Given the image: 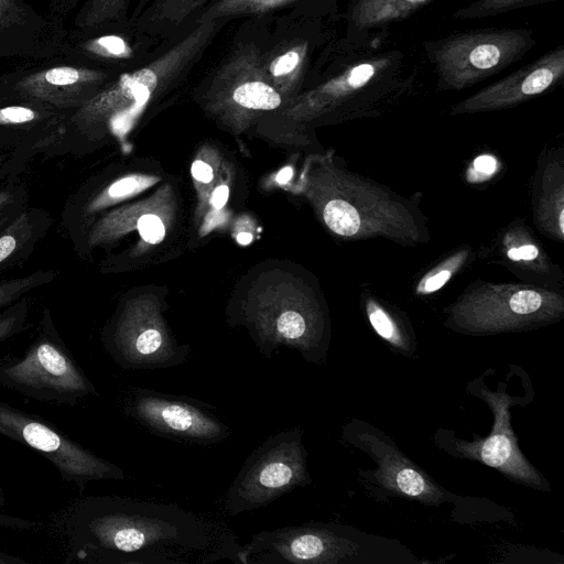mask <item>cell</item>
<instances>
[{"label": "cell", "mask_w": 564, "mask_h": 564, "mask_svg": "<svg viewBox=\"0 0 564 564\" xmlns=\"http://www.w3.org/2000/svg\"><path fill=\"white\" fill-rule=\"evenodd\" d=\"M564 79V45L545 52L474 95L455 104L449 115H469L516 107L556 88Z\"/></svg>", "instance_id": "cell-15"}, {"label": "cell", "mask_w": 564, "mask_h": 564, "mask_svg": "<svg viewBox=\"0 0 564 564\" xmlns=\"http://www.w3.org/2000/svg\"><path fill=\"white\" fill-rule=\"evenodd\" d=\"M151 0H138L133 11L130 14L129 23H131L132 21H134L137 19V17L142 12V10L147 7V4Z\"/></svg>", "instance_id": "cell-38"}, {"label": "cell", "mask_w": 564, "mask_h": 564, "mask_svg": "<svg viewBox=\"0 0 564 564\" xmlns=\"http://www.w3.org/2000/svg\"><path fill=\"white\" fill-rule=\"evenodd\" d=\"M299 0H213L195 18V22L206 20L229 21L239 17L262 15Z\"/></svg>", "instance_id": "cell-26"}, {"label": "cell", "mask_w": 564, "mask_h": 564, "mask_svg": "<svg viewBox=\"0 0 564 564\" xmlns=\"http://www.w3.org/2000/svg\"><path fill=\"white\" fill-rule=\"evenodd\" d=\"M79 2L80 0H51L48 6L50 17L62 21L78 7Z\"/></svg>", "instance_id": "cell-34"}, {"label": "cell", "mask_w": 564, "mask_h": 564, "mask_svg": "<svg viewBox=\"0 0 564 564\" xmlns=\"http://www.w3.org/2000/svg\"><path fill=\"white\" fill-rule=\"evenodd\" d=\"M261 46L237 44L208 74L203 89L207 104L218 112L247 116L278 109L283 97L271 85L261 65Z\"/></svg>", "instance_id": "cell-9"}, {"label": "cell", "mask_w": 564, "mask_h": 564, "mask_svg": "<svg viewBox=\"0 0 564 564\" xmlns=\"http://www.w3.org/2000/svg\"><path fill=\"white\" fill-rule=\"evenodd\" d=\"M361 440L378 462L373 478L388 492L427 505H438L444 499V490L398 449L371 435Z\"/></svg>", "instance_id": "cell-18"}, {"label": "cell", "mask_w": 564, "mask_h": 564, "mask_svg": "<svg viewBox=\"0 0 564 564\" xmlns=\"http://www.w3.org/2000/svg\"><path fill=\"white\" fill-rule=\"evenodd\" d=\"M446 312V325L466 334L519 332L560 321L564 297L555 290L532 283L476 281Z\"/></svg>", "instance_id": "cell-4"}, {"label": "cell", "mask_w": 564, "mask_h": 564, "mask_svg": "<svg viewBox=\"0 0 564 564\" xmlns=\"http://www.w3.org/2000/svg\"><path fill=\"white\" fill-rule=\"evenodd\" d=\"M362 303L370 325L382 339L404 354L413 349L412 336L394 308L370 294L362 295Z\"/></svg>", "instance_id": "cell-24"}, {"label": "cell", "mask_w": 564, "mask_h": 564, "mask_svg": "<svg viewBox=\"0 0 564 564\" xmlns=\"http://www.w3.org/2000/svg\"><path fill=\"white\" fill-rule=\"evenodd\" d=\"M118 73L67 59L15 70L1 79L3 87L29 102L54 109H77Z\"/></svg>", "instance_id": "cell-13"}, {"label": "cell", "mask_w": 564, "mask_h": 564, "mask_svg": "<svg viewBox=\"0 0 564 564\" xmlns=\"http://www.w3.org/2000/svg\"><path fill=\"white\" fill-rule=\"evenodd\" d=\"M318 36L316 29L310 35H291L271 47H261L263 72L282 97L293 96L300 89Z\"/></svg>", "instance_id": "cell-21"}, {"label": "cell", "mask_w": 564, "mask_h": 564, "mask_svg": "<svg viewBox=\"0 0 564 564\" xmlns=\"http://www.w3.org/2000/svg\"><path fill=\"white\" fill-rule=\"evenodd\" d=\"M322 218L335 235L355 240L382 238L403 247L430 241L426 217L414 200L346 169H332Z\"/></svg>", "instance_id": "cell-2"}, {"label": "cell", "mask_w": 564, "mask_h": 564, "mask_svg": "<svg viewBox=\"0 0 564 564\" xmlns=\"http://www.w3.org/2000/svg\"><path fill=\"white\" fill-rule=\"evenodd\" d=\"M26 314L28 310L24 303H19L0 314V344L22 329Z\"/></svg>", "instance_id": "cell-31"}, {"label": "cell", "mask_w": 564, "mask_h": 564, "mask_svg": "<svg viewBox=\"0 0 564 564\" xmlns=\"http://www.w3.org/2000/svg\"><path fill=\"white\" fill-rule=\"evenodd\" d=\"M64 520L69 558L83 563H206L234 554L230 538L175 505L87 496Z\"/></svg>", "instance_id": "cell-1"}, {"label": "cell", "mask_w": 564, "mask_h": 564, "mask_svg": "<svg viewBox=\"0 0 564 564\" xmlns=\"http://www.w3.org/2000/svg\"><path fill=\"white\" fill-rule=\"evenodd\" d=\"M6 505V498L3 495V491L0 489V508H2Z\"/></svg>", "instance_id": "cell-42"}, {"label": "cell", "mask_w": 564, "mask_h": 564, "mask_svg": "<svg viewBox=\"0 0 564 564\" xmlns=\"http://www.w3.org/2000/svg\"><path fill=\"white\" fill-rule=\"evenodd\" d=\"M138 230L142 239L149 243H158L165 236V227L162 220L153 214H147L139 218Z\"/></svg>", "instance_id": "cell-33"}, {"label": "cell", "mask_w": 564, "mask_h": 564, "mask_svg": "<svg viewBox=\"0 0 564 564\" xmlns=\"http://www.w3.org/2000/svg\"><path fill=\"white\" fill-rule=\"evenodd\" d=\"M533 218L539 230L563 241L564 159L562 148L543 155L532 183Z\"/></svg>", "instance_id": "cell-19"}, {"label": "cell", "mask_w": 564, "mask_h": 564, "mask_svg": "<svg viewBox=\"0 0 564 564\" xmlns=\"http://www.w3.org/2000/svg\"><path fill=\"white\" fill-rule=\"evenodd\" d=\"M48 279L46 273H34L0 283V308Z\"/></svg>", "instance_id": "cell-29"}, {"label": "cell", "mask_w": 564, "mask_h": 564, "mask_svg": "<svg viewBox=\"0 0 564 564\" xmlns=\"http://www.w3.org/2000/svg\"><path fill=\"white\" fill-rule=\"evenodd\" d=\"M292 174H293V171L291 167H284L278 174L276 180L280 184H285L286 182L290 181V178L292 177Z\"/></svg>", "instance_id": "cell-39"}, {"label": "cell", "mask_w": 564, "mask_h": 564, "mask_svg": "<svg viewBox=\"0 0 564 564\" xmlns=\"http://www.w3.org/2000/svg\"><path fill=\"white\" fill-rule=\"evenodd\" d=\"M66 31L61 20L44 18L23 0H0V58L59 53Z\"/></svg>", "instance_id": "cell-17"}, {"label": "cell", "mask_w": 564, "mask_h": 564, "mask_svg": "<svg viewBox=\"0 0 564 564\" xmlns=\"http://www.w3.org/2000/svg\"><path fill=\"white\" fill-rule=\"evenodd\" d=\"M208 404L186 397L137 388L124 401L127 415L151 433L194 444H216L230 429L207 410Z\"/></svg>", "instance_id": "cell-11"}, {"label": "cell", "mask_w": 564, "mask_h": 564, "mask_svg": "<svg viewBox=\"0 0 564 564\" xmlns=\"http://www.w3.org/2000/svg\"><path fill=\"white\" fill-rule=\"evenodd\" d=\"M311 482L302 430H284L247 457L227 490L224 509L229 516L253 511Z\"/></svg>", "instance_id": "cell-7"}, {"label": "cell", "mask_w": 564, "mask_h": 564, "mask_svg": "<svg viewBox=\"0 0 564 564\" xmlns=\"http://www.w3.org/2000/svg\"><path fill=\"white\" fill-rule=\"evenodd\" d=\"M164 42L138 31L129 23L93 31L66 32L59 54L82 65L120 74L149 61Z\"/></svg>", "instance_id": "cell-14"}, {"label": "cell", "mask_w": 564, "mask_h": 564, "mask_svg": "<svg viewBox=\"0 0 564 564\" xmlns=\"http://www.w3.org/2000/svg\"><path fill=\"white\" fill-rule=\"evenodd\" d=\"M132 0H86L78 9L74 30L93 31L129 24Z\"/></svg>", "instance_id": "cell-25"}, {"label": "cell", "mask_w": 564, "mask_h": 564, "mask_svg": "<svg viewBox=\"0 0 564 564\" xmlns=\"http://www.w3.org/2000/svg\"><path fill=\"white\" fill-rule=\"evenodd\" d=\"M104 346L124 370H158L184 364L191 352L169 333L155 310L127 306L104 334Z\"/></svg>", "instance_id": "cell-10"}, {"label": "cell", "mask_w": 564, "mask_h": 564, "mask_svg": "<svg viewBox=\"0 0 564 564\" xmlns=\"http://www.w3.org/2000/svg\"><path fill=\"white\" fill-rule=\"evenodd\" d=\"M0 386L37 401L70 406L98 395L48 321L22 356L0 358Z\"/></svg>", "instance_id": "cell-6"}, {"label": "cell", "mask_w": 564, "mask_h": 564, "mask_svg": "<svg viewBox=\"0 0 564 564\" xmlns=\"http://www.w3.org/2000/svg\"><path fill=\"white\" fill-rule=\"evenodd\" d=\"M469 258V251L463 250L454 253L449 259L440 262L431 269L420 281L417 293L429 294L441 289L449 279L458 272Z\"/></svg>", "instance_id": "cell-28"}, {"label": "cell", "mask_w": 564, "mask_h": 564, "mask_svg": "<svg viewBox=\"0 0 564 564\" xmlns=\"http://www.w3.org/2000/svg\"><path fill=\"white\" fill-rule=\"evenodd\" d=\"M41 119L39 109L25 105L0 107V126L26 124Z\"/></svg>", "instance_id": "cell-32"}, {"label": "cell", "mask_w": 564, "mask_h": 564, "mask_svg": "<svg viewBox=\"0 0 564 564\" xmlns=\"http://www.w3.org/2000/svg\"><path fill=\"white\" fill-rule=\"evenodd\" d=\"M0 564H25V561L18 556L0 552Z\"/></svg>", "instance_id": "cell-37"}, {"label": "cell", "mask_w": 564, "mask_h": 564, "mask_svg": "<svg viewBox=\"0 0 564 564\" xmlns=\"http://www.w3.org/2000/svg\"><path fill=\"white\" fill-rule=\"evenodd\" d=\"M494 260L514 274L538 279V284L551 289L557 279L555 265L524 224H512L499 234L494 246ZM553 290V289H552Z\"/></svg>", "instance_id": "cell-20"}, {"label": "cell", "mask_w": 564, "mask_h": 564, "mask_svg": "<svg viewBox=\"0 0 564 564\" xmlns=\"http://www.w3.org/2000/svg\"><path fill=\"white\" fill-rule=\"evenodd\" d=\"M558 0H476L456 10L451 18L453 20L482 19Z\"/></svg>", "instance_id": "cell-27"}, {"label": "cell", "mask_w": 564, "mask_h": 564, "mask_svg": "<svg viewBox=\"0 0 564 564\" xmlns=\"http://www.w3.org/2000/svg\"><path fill=\"white\" fill-rule=\"evenodd\" d=\"M28 228V215L24 214L0 236V263L7 260L24 240L29 234Z\"/></svg>", "instance_id": "cell-30"}, {"label": "cell", "mask_w": 564, "mask_h": 564, "mask_svg": "<svg viewBox=\"0 0 564 564\" xmlns=\"http://www.w3.org/2000/svg\"><path fill=\"white\" fill-rule=\"evenodd\" d=\"M482 398L494 413L491 433L471 442L458 440L455 449L465 458L492 467L514 481L536 489H547L541 474L521 453L510 423L511 399L505 392L481 390Z\"/></svg>", "instance_id": "cell-16"}, {"label": "cell", "mask_w": 564, "mask_h": 564, "mask_svg": "<svg viewBox=\"0 0 564 564\" xmlns=\"http://www.w3.org/2000/svg\"><path fill=\"white\" fill-rule=\"evenodd\" d=\"M358 545L328 525L308 523L260 531L234 552L243 564H337L357 553Z\"/></svg>", "instance_id": "cell-12"}, {"label": "cell", "mask_w": 564, "mask_h": 564, "mask_svg": "<svg viewBox=\"0 0 564 564\" xmlns=\"http://www.w3.org/2000/svg\"><path fill=\"white\" fill-rule=\"evenodd\" d=\"M350 57L328 79L303 94L292 112L302 116L333 113L338 118L364 119L382 115L413 88L400 51H370L352 46Z\"/></svg>", "instance_id": "cell-3"}, {"label": "cell", "mask_w": 564, "mask_h": 564, "mask_svg": "<svg viewBox=\"0 0 564 564\" xmlns=\"http://www.w3.org/2000/svg\"><path fill=\"white\" fill-rule=\"evenodd\" d=\"M213 0H151L132 24L138 31L154 39L170 40L191 24Z\"/></svg>", "instance_id": "cell-23"}, {"label": "cell", "mask_w": 564, "mask_h": 564, "mask_svg": "<svg viewBox=\"0 0 564 564\" xmlns=\"http://www.w3.org/2000/svg\"><path fill=\"white\" fill-rule=\"evenodd\" d=\"M0 434L48 459L66 482L84 487L94 480L126 478L121 467L95 455L52 423L1 400Z\"/></svg>", "instance_id": "cell-8"}, {"label": "cell", "mask_w": 564, "mask_h": 564, "mask_svg": "<svg viewBox=\"0 0 564 564\" xmlns=\"http://www.w3.org/2000/svg\"><path fill=\"white\" fill-rule=\"evenodd\" d=\"M229 196V189L226 185H219L216 187V189L213 192L212 195V205L219 209L221 208L228 200Z\"/></svg>", "instance_id": "cell-36"}, {"label": "cell", "mask_w": 564, "mask_h": 564, "mask_svg": "<svg viewBox=\"0 0 564 564\" xmlns=\"http://www.w3.org/2000/svg\"><path fill=\"white\" fill-rule=\"evenodd\" d=\"M191 173L199 182L208 183L213 180V169L209 164L197 160L192 164Z\"/></svg>", "instance_id": "cell-35"}, {"label": "cell", "mask_w": 564, "mask_h": 564, "mask_svg": "<svg viewBox=\"0 0 564 564\" xmlns=\"http://www.w3.org/2000/svg\"><path fill=\"white\" fill-rule=\"evenodd\" d=\"M434 0H350L346 13L347 42L366 46L375 31L408 19Z\"/></svg>", "instance_id": "cell-22"}, {"label": "cell", "mask_w": 564, "mask_h": 564, "mask_svg": "<svg viewBox=\"0 0 564 564\" xmlns=\"http://www.w3.org/2000/svg\"><path fill=\"white\" fill-rule=\"evenodd\" d=\"M529 29H480L456 32L422 46L435 67L437 90H463L499 74L534 45Z\"/></svg>", "instance_id": "cell-5"}, {"label": "cell", "mask_w": 564, "mask_h": 564, "mask_svg": "<svg viewBox=\"0 0 564 564\" xmlns=\"http://www.w3.org/2000/svg\"><path fill=\"white\" fill-rule=\"evenodd\" d=\"M252 240V235L249 232H240L237 235V241L240 245H248Z\"/></svg>", "instance_id": "cell-40"}, {"label": "cell", "mask_w": 564, "mask_h": 564, "mask_svg": "<svg viewBox=\"0 0 564 564\" xmlns=\"http://www.w3.org/2000/svg\"><path fill=\"white\" fill-rule=\"evenodd\" d=\"M10 199H11V196L7 192H1L0 193V216H1L4 207L10 202Z\"/></svg>", "instance_id": "cell-41"}]
</instances>
